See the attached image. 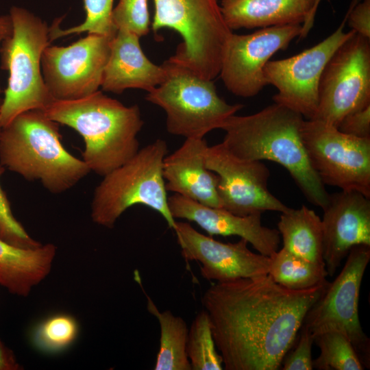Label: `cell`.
Instances as JSON below:
<instances>
[{
  "label": "cell",
  "mask_w": 370,
  "mask_h": 370,
  "mask_svg": "<svg viewBox=\"0 0 370 370\" xmlns=\"http://www.w3.org/2000/svg\"><path fill=\"white\" fill-rule=\"evenodd\" d=\"M112 38L88 34L70 45H49L45 49L42 73L54 100H76L99 90Z\"/></svg>",
  "instance_id": "4fadbf2b"
},
{
  "label": "cell",
  "mask_w": 370,
  "mask_h": 370,
  "mask_svg": "<svg viewBox=\"0 0 370 370\" xmlns=\"http://www.w3.org/2000/svg\"><path fill=\"white\" fill-rule=\"evenodd\" d=\"M302 138L310 164L325 186L370 198V138L354 137L323 122L307 119Z\"/></svg>",
  "instance_id": "30bf717a"
},
{
  "label": "cell",
  "mask_w": 370,
  "mask_h": 370,
  "mask_svg": "<svg viewBox=\"0 0 370 370\" xmlns=\"http://www.w3.org/2000/svg\"><path fill=\"white\" fill-rule=\"evenodd\" d=\"M187 356L192 370H222V358L217 352L210 321L204 309L193 319L188 333Z\"/></svg>",
  "instance_id": "83f0119b"
},
{
  "label": "cell",
  "mask_w": 370,
  "mask_h": 370,
  "mask_svg": "<svg viewBox=\"0 0 370 370\" xmlns=\"http://www.w3.org/2000/svg\"><path fill=\"white\" fill-rule=\"evenodd\" d=\"M12 23L10 14L0 16V44L12 34ZM3 92L0 83V95Z\"/></svg>",
  "instance_id": "d590c367"
},
{
  "label": "cell",
  "mask_w": 370,
  "mask_h": 370,
  "mask_svg": "<svg viewBox=\"0 0 370 370\" xmlns=\"http://www.w3.org/2000/svg\"><path fill=\"white\" fill-rule=\"evenodd\" d=\"M208 146L204 138H186L177 149L164 157L163 177L166 190L209 207L221 208L218 176L205 164Z\"/></svg>",
  "instance_id": "d6986e66"
},
{
  "label": "cell",
  "mask_w": 370,
  "mask_h": 370,
  "mask_svg": "<svg viewBox=\"0 0 370 370\" xmlns=\"http://www.w3.org/2000/svg\"><path fill=\"white\" fill-rule=\"evenodd\" d=\"M56 254L52 243L22 248L0 238V286L13 295L28 296L49 274Z\"/></svg>",
  "instance_id": "7402d4cb"
},
{
  "label": "cell",
  "mask_w": 370,
  "mask_h": 370,
  "mask_svg": "<svg viewBox=\"0 0 370 370\" xmlns=\"http://www.w3.org/2000/svg\"><path fill=\"white\" fill-rule=\"evenodd\" d=\"M164 80L146 95V100L166 113L167 132L173 135L204 138L221 129L225 121L241 110V104H229L217 92L212 80L200 77L169 58Z\"/></svg>",
  "instance_id": "ba28073f"
},
{
  "label": "cell",
  "mask_w": 370,
  "mask_h": 370,
  "mask_svg": "<svg viewBox=\"0 0 370 370\" xmlns=\"http://www.w3.org/2000/svg\"><path fill=\"white\" fill-rule=\"evenodd\" d=\"M154 32L162 28L182 38L170 58L204 79L212 80L221 71L227 42L233 33L226 25L219 0H153Z\"/></svg>",
  "instance_id": "52a82bcc"
},
{
  "label": "cell",
  "mask_w": 370,
  "mask_h": 370,
  "mask_svg": "<svg viewBox=\"0 0 370 370\" xmlns=\"http://www.w3.org/2000/svg\"><path fill=\"white\" fill-rule=\"evenodd\" d=\"M278 230L283 249L310 262L325 264L321 219L313 210L304 205L297 209L289 208L281 212Z\"/></svg>",
  "instance_id": "603a6c76"
},
{
  "label": "cell",
  "mask_w": 370,
  "mask_h": 370,
  "mask_svg": "<svg viewBox=\"0 0 370 370\" xmlns=\"http://www.w3.org/2000/svg\"><path fill=\"white\" fill-rule=\"evenodd\" d=\"M12 34L1 43V69L9 73L0 108V126L32 110H45L53 101L42 76L41 58L51 43L49 27L29 10H10Z\"/></svg>",
  "instance_id": "5b68a950"
},
{
  "label": "cell",
  "mask_w": 370,
  "mask_h": 370,
  "mask_svg": "<svg viewBox=\"0 0 370 370\" xmlns=\"http://www.w3.org/2000/svg\"><path fill=\"white\" fill-rule=\"evenodd\" d=\"M59 123L41 110L21 113L0 133V164L28 181H38L50 193L65 192L90 170L61 142Z\"/></svg>",
  "instance_id": "277c9868"
},
{
  "label": "cell",
  "mask_w": 370,
  "mask_h": 370,
  "mask_svg": "<svg viewBox=\"0 0 370 370\" xmlns=\"http://www.w3.org/2000/svg\"><path fill=\"white\" fill-rule=\"evenodd\" d=\"M302 25H276L249 34L232 33L219 75L226 88L236 96L249 98L267 85L264 68L270 58L299 38Z\"/></svg>",
  "instance_id": "9a60e30c"
},
{
  "label": "cell",
  "mask_w": 370,
  "mask_h": 370,
  "mask_svg": "<svg viewBox=\"0 0 370 370\" xmlns=\"http://www.w3.org/2000/svg\"><path fill=\"white\" fill-rule=\"evenodd\" d=\"M323 258L332 276L350 249L370 246V200L357 191L330 194L323 209Z\"/></svg>",
  "instance_id": "e0dca14e"
},
{
  "label": "cell",
  "mask_w": 370,
  "mask_h": 370,
  "mask_svg": "<svg viewBox=\"0 0 370 370\" xmlns=\"http://www.w3.org/2000/svg\"><path fill=\"white\" fill-rule=\"evenodd\" d=\"M346 14V23L351 29L370 38V0H353Z\"/></svg>",
  "instance_id": "836d02e7"
},
{
  "label": "cell",
  "mask_w": 370,
  "mask_h": 370,
  "mask_svg": "<svg viewBox=\"0 0 370 370\" xmlns=\"http://www.w3.org/2000/svg\"><path fill=\"white\" fill-rule=\"evenodd\" d=\"M22 369L13 351L5 345L0 338V370H21Z\"/></svg>",
  "instance_id": "e575fe53"
},
{
  "label": "cell",
  "mask_w": 370,
  "mask_h": 370,
  "mask_svg": "<svg viewBox=\"0 0 370 370\" xmlns=\"http://www.w3.org/2000/svg\"><path fill=\"white\" fill-rule=\"evenodd\" d=\"M117 30L132 32L140 38L149 32L148 0H119L112 13Z\"/></svg>",
  "instance_id": "f546056e"
},
{
  "label": "cell",
  "mask_w": 370,
  "mask_h": 370,
  "mask_svg": "<svg viewBox=\"0 0 370 370\" xmlns=\"http://www.w3.org/2000/svg\"><path fill=\"white\" fill-rule=\"evenodd\" d=\"M299 338L295 349L282 361L283 370L313 369L312 347L314 337L310 330L303 324L301 326Z\"/></svg>",
  "instance_id": "1f68e13d"
},
{
  "label": "cell",
  "mask_w": 370,
  "mask_h": 370,
  "mask_svg": "<svg viewBox=\"0 0 370 370\" xmlns=\"http://www.w3.org/2000/svg\"><path fill=\"white\" fill-rule=\"evenodd\" d=\"M370 260V246L353 247L341 273L329 282L323 293L307 312L303 322L314 336L337 330L352 343L364 367H369V339L358 315L359 293Z\"/></svg>",
  "instance_id": "9c48e42d"
},
{
  "label": "cell",
  "mask_w": 370,
  "mask_h": 370,
  "mask_svg": "<svg viewBox=\"0 0 370 370\" xmlns=\"http://www.w3.org/2000/svg\"><path fill=\"white\" fill-rule=\"evenodd\" d=\"M172 217L194 222L209 236H237L251 244L258 253L271 256L279 249L280 234L277 229L264 226L262 214L239 216L222 208L209 207L174 194L168 197Z\"/></svg>",
  "instance_id": "ac0fdd59"
},
{
  "label": "cell",
  "mask_w": 370,
  "mask_h": 370,
  "mask_svg": "<svg viewBox=\"0 0 370 370\" xmlns=\"http://www.w3.org/2000/svg\"><path fill=\"white\" fill-rule=\"evenodd\" d=\"M173 230L182 257L199 262L201 275L206 280L223 282L268 273L270 258L252 252L245 239L222 243L183 221H176Z\"/></svg>",
  "instance_id": "2e32d148"
},
{
  "label": "cell",
  "mask_w": 370,
  "mask_h": 370,
  "mask_svg": "<svg viewBox=\"0 0 370 370\" xmlns=\"http://www.w3.org/2000/svg\"><path fill=\"white\" fill-rule=\"evenodd\" d=\"M114 0H84L86 18L83 23L69 29H62V18H57L49 27L50 41L71 34L87 32L114 37L117 32L112 20Z\"/></svg>",
  "instance_id": "f1b7e54d"
},
{
  "label": "cell",
  "mask_w": 370,
  "mask_h": 370,
  "mask_svg": "<svg viewBox=\"0 0 370 370\" xmlns=\"http://www.w3.org/2000/svg\"><path fill=\"white\" fill-rule=\"evenodd\" d=\"M329 282L291 290L267 275L215 282L201 298L225 370H277Z\"/></svg>",
  "instance_id": "6da1fadb"
},
{
  "label": "cell",
  "mask_w": 370,
  "mask_h": 370,
  "mask_svg": "<svg viewBox=\"0 0 370 370\" xmlns=\"http://www.w3.org/2000/svg\"><path fill=\"white\" fill-rule=\"evenodd\" d=\"M1 103H2V99L0 97V108H1ZM1 127L0 126V133H1Z\"/></svg>",
  "instance_id": "8d00e7d4"
},
{
  "label": "cell",
  "mask_w": 370,
  "mask_h": 370,
  "mask_svg": "<svg viewBox=\"0 0 370 370\" xmlns=\"http://www.w3.org/2000/svg\"><path fill=\"white\" fill-rule=\"evenodd\" d=\"M43 111L81 135L82 160L99 175L123 164L139 150L137 136L144 122L137 105L126 106L97 90L76 100H54Z\"/></svg>",
  "instance_id": "3957f363"
},
{
  "label": "cell",
  "mask_w": 370,
  "mask_h": 370,
  "mask_svg": "<svg viewBox=\"0 0 370 370\" xmlns=\"http://www.w3.org/2000/svg\"><path fill=\"white\" fill-rule=\"evenodd\" d=\"M320 354L312 360L319 370H363L365 367L349 340L337 330H327L314 336Z\"/></svg>",
  "instance_id": "4316f807"
},
{
  "label": "cell",
  "mask_w": 370,
  "mask_h": 370,
  "mask_svg": "<svg viewBox=\"0 0 370 370\" xmlns=\"http://www.w3.org/2000/svg\"><path fill=\"white\" fill-rule=\"evenodd\" d=\"M167 151L165 140L158 138L139 149L131 159L103 176L91 202L92 221L112 228L128 208L140 204L158 212L173 230L176 221L169 208L162 173Z\"/></svg>",
  "instance_id": "8992f818"
},
{
  "label": "cell",
  "mask_w": 370,
  "mask_h": 370,
  "mask_svg": "<svg viewBox=\"0 0 370 370\" xmlns=\"http://www.w3.org/2000/svg\"><path fill=\"white\" fill-rule=\"evenodd\" d=\"M135 276L147 298V310L156 317L160 324V347L153 369L192 370L186 352L188 329L186 321L170 310L160 312L144 291L137 271Z\"/></svg>",
  "instance_id": "cb8c5ba5"
},
{
  "label": "cell",
  "mask_w": 370,
  "mask_h": 370,
  "mask_svg": "<svg viewBox=\"0 0 370 370\" xmlns=\"http://www.w3.org/2000/svg\"><path fill=\"white\" fill-rule=\"evenodd\" d=\"M139 39L132 32L117 30L103 72V90L119 94L128 88H138L150 92L164 80V65H156L148 59Z\"/></svg>",
  "instance_id": "ffe728a7"
},
{
  "label": "cell",
  "mask_w": 370,
  "mask_h": 370,
  "mask_svg": "<svg viewBox=\"0 0 370 370\" xmlns=\"http://www.w3.org/2000/svg\"><path fill=\"white\" fill-rule=\"evenodd\" d=\"M79 330V324L75 317L69 314L58 313L37 323L31 330L30 340L39 352L55 354L73 345Z\"/></svg>",
  "instance_id": "484cf974"
},
{
  "label": "cell",
  "mask_w": 370,
  "mask_h": 370,
  "mask_svg": "<svg viewBox=\"0 0 370 370\" xmlns=\"http://www.w3.org/2000/svg\"><path fill=\"white\" fill-rule=\"evenodd\" d=\"M370 105V38L355 33L333 53L319 86L317 120L337 128L347 114Z\"/></svg>",
  "instance_id": "8fae6325"
},
{
  "label": "cell",
  "mask_w": 370,
  "mask_h": 370,
  "mask_svg": "<svg viewBox=\"0 0 370 370\" xmlns=\"http://www.w3.org/2000/svg\"><path fill=\"white\" fill-rule=\"evenodd\" d=\"M347 14L338 27L318 44L293 56L269 60L264 68L266 82L276 88L275 103L312 119L319 103V86L328 62L355 31L345 32Z\"/></svg>",
  "instance_id": "7c38bea8"
},
{
  "label": "cell",
  "mask_w": 370,
  "mask_h": 370,
  "mask_svg": "<svg viewBox=\"0 0 370 370\" xmlns=\"http://www.w3.org/2000/svg\"><path fill=\"white\" fill-rule=\"evenodd\" d=\"M205 164L218 176L222 208L239 216L289 208L269 191L270 171L262 161L237 158L221 143L208 147Z\"/></svg>",
  "instance_id": "5bb4252c"
},
{
  "label": "cell",
  "mask_w": 370,
  "mask_h": 370,
  "mask_svg": "<svg viewBox=\"0 0 370 370\" xmlns=\"http://www.w3.org/2000/svg\"><path fill=\"white\" fill-rule=\"evenodd\" d=\"M270 258L268 275L276 283L291 290H305L327 282L325 264H316L284 249Z\"/></svg>",
  "instance_id": "d4e9b609"
},
{
  "label": "cell",
  "mask_w": 370,
  "mask_h": 370,
  "mask_svg": "<svg viewBox=\"0 0 370 370\" xmlns=\"http://www.w3.org/2000/svg\"><path fill=\"white\" fill-rule=\"evenodd\" d=\"M304 117L277 103L246 116L234 114L223 125L221 143L237 158L273 161L288 171L306 199L321 208L330 194L313 169L304 143Z\"/></svg>",
  "instance_id": "7a4b0ae2"
},
{
  "label": "cell",
  "mask_w": 370,
  "mask_h": 370,
  "mask_svg": "<svg viewBox=\"0 0 370 370\" xmlns=\"http://www.w3.org/2000/svg\"><path fill=\"white\" fill-rule=\"evenodd\" d=\"M337 128L354 137L370 138V105L346 115Z\"/></svg>",
  "instance_id": "d6a6232c"
},
{
  "label": "cell",
  "mask_w": 370,
  "mask_h": 370,
  "mask_svg": "<svg viewBox=\"0 0 370 370\" xmlns=\"http://www.w3.org/2000/svg\"><path fill=\"white\" fill-rule=\"evenodd\" d=\"M5 171L0 164V238L18 247H37L42 244L32 238L14 216L10 201L2 188L1 177Z\"/></svg>",
  "instance_id": "4dcf8cb0"
},
{
  "label": "cell",
  "mask_w": 370,
  "mask_h": 370,
  "mask_svg": "<svg viewBox=\"0 0 370 370\" xmlns=\"http://www.w3.org/2000/svg\"><path fill=\"white\" fill-rule=\"evenodd\" d=\"M320 0H221V11L227 27L264 28L302 25L299 39L307 36L313 26Z\"/></svg>",
  "instance_id": "44dd1931"
}]
</instances>
